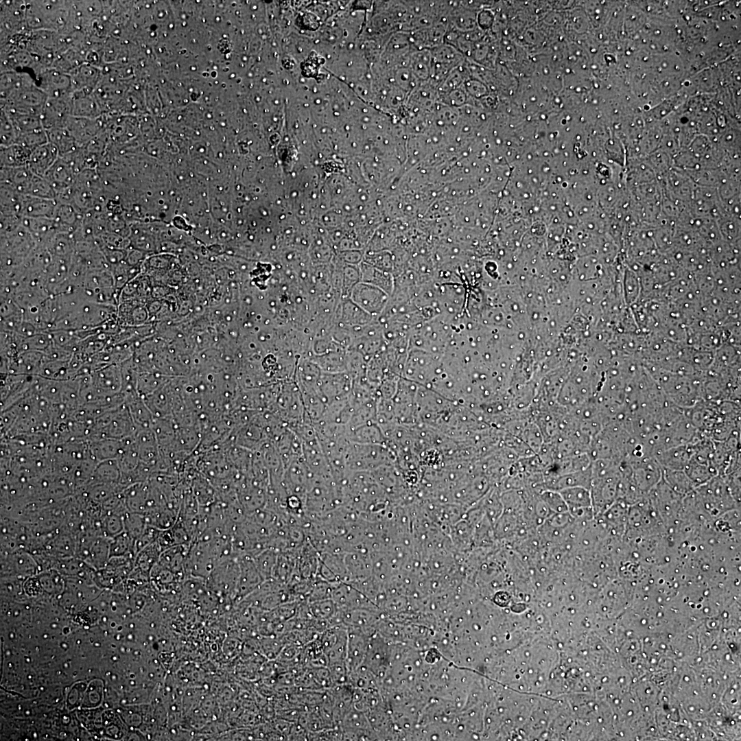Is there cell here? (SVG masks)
<instances>
[{"label":"cell","instance_id":"1","mask_svg":"<svg viewBox=\"0 0 741 741\" xmlns=\"http://www.w3.org/2000/svg\"><path fill=\"white\" fill-rule=\"evenodd\" d=\"M397 456L384 444H362L349 442L345 454L346 465L351 472H372L394 464Z\"/></svg>","mask_w":741,"mask_h":741},{"label":"cell","instance_id":"2","mask_svg":"<svg viewBox=\"0 0 741 741\" xmlns=\"http://www.w3.org/2000/svg\"><path fill=\"white\" fill-rule=\"evenodd\" d=\"M348 298L377 318L385 309L390 296L375 285L360 281L352 288Z\"/></svg>","mask_w":741,"mask_h":741},{"label":"cell","instance_id":"3","mask_svg":"<svg viewBox=\"0 0 741 741\" xmlns=\"http://www.w3.org/2000/svg\"><path fill=\"white\" fill-rule=\"evenodd\" d=\"M1 45L12 35L27 31L26 1H1Z\"/></svg>","mask_w":741,"mask_h":741},{"label":"cell","instance_id":"4","mask_svg":"<svg viewBox=\"0 0 741 741\" xmlns=\"http://www.w3.org/2000/svg\"><path fill=\"white\" fill-rule=\"evenodd\" d=\"M628 463L631 467V478L635 486L643 496H646L661 480V467L654 456Z\"/></svg>","mask_w":741,"mask_h":741},{"label":"cell","instance_id":"5","mask_svg":"<svg viewBox=\"0 0 741 741\" xmlns=\"http://www.w3.org/2000/svg\"><path fill=\"white\" fill-rule=\"evenodd\" d=\"M353 379L347 372L323 373L320 379V389L327 404L350 399Z\"/></svg>","mask_w":741,"mask_h":741},{"label":"cell","instance_id":"6","mask_svg":"<svg viewBox=\"0 0 741 741\" xmlns=\"http://www.w3.org/2000/svg\"><path fill=\"white\" fill-rule=\"evenodd\" d=\"M73 95L53 98L47 97L40 116L45 130L64 128L68 117L72 115Z\"/></svg>","mask_w":741,"mask_h":741},{"label":"cell","instance_id":"7","mask_svg":"<svg viewBox=\"0 0 741 741\" xmlns=\"http://www.w3.org/2000/svg\"><path fill=\"white\" fill-rule=\"evenodd\" d=\"M37 85L47 97L60 98L73 95L70 75L54 69H49L36 78Z\"/></svg>","mask_w":741,"mask_h":741},{"label":"cell","instance_id":"8","mask_svg":"<svg viewBox=\"0 0 741 741\" xmlns=\"http://www.w3.org/2000/svg\"><path fill=\"white\" fill-rule=\"evenodd\" d=\"M104 126L102 117L98 119H88L71 115L68 117L64 128L73 136L78 148H82L95 137L104 128Z\"/></svg>","mask_w":741,"mask_h":741},{"label":"cell","instance_id":"9","mask_svg":"<svg viewBox=\"0 0 741 741\" xmlns=\"http://www.w3.org/2000/svg\"><path fill=\"white\" fill-rule=\"evenodd\" d=\"M337 324L348 328H358L374 321V318L349 298L341 299L336 306Z\"/></svg>","mask_w":741,"mask_h":741},{"label":"cell","instance_id":"10","mask_svg":"<svg viewBox=\"0 0 741 741\" xmlns=\"http://www.w3.org/2000/svg\"><path fill=\"white\" fill-rule=\"evenodd\" d=\"M347 633L344 661L349 674L362 664L366 655L370 637L359 631L349 628H347Z\"/></svg>","mask_w":741,"mask_h":741},{"label":"cell","instance_id":"11","mask_svg":"<svg viewBox=\"0 0 741 741\" xmlns=\"http://www.w3.org/2000/svg\"><path fill=\"white\" fill-rule=\"evenodd\" d=\"M69 75L73 93L91 94L102 76V69L84 62L72 70Z\"/></svg>","mask_w":741,"mask_h":741},{"label":"cell","instance_id":"12","mask_svg":"<svg viewBox=\"0 0 741 741\" xmlns=\"http://www.w3.org/2000/svg\"><path fill=\"white\" fill-rule=\"evenodd\" d=\"M692 454V446L689 443L659 450L654 457L663 469L683 470Z\"/></svg>","mask_w":741,"mask_h":741},{"label":"cell","instance_id":"13","mask_svg":"<svg viewBox=\"0 0 741 741\" xmlns=\"http://www.w3.org/2000/svg\"><path fill=\"white\" fill-rule=\"evenodd\" d=\"M2 569L3 574H16L21 576H32L37 574L39 565L36 558L27 552L19 550L6 553L3 557Z\"/></svg>","mask_w":741,"mask_h":741},{"label":"cell","instance_id":"14","mask_svg":"<svg viewBox=\"0 0 741 741\" xmlns=\"http://www.w3.org/2000/svg\"><path fill=\"white\" fill-rule=\"evenodd\" d=\"M59 157L55 146L47 142L31 152L27 167L33 174L44 177Z\"/></svg>","mask_w":741,"mask_h":741},{"label":"cell","instance_id":"15","mask_svg":"<svg viewBox=\"0 0 741 741\" xmlns=\"http://www.w3.org/2000/svg\"><path fill=\"white\" fill-rule=\"evenodd\" d=\"M591 483V470L590 465L584 470L548 477L544 482V489L558 491L563 489L574 486H582L590 489Z\"/></svg>","mask_w":741,"mask_h":741},{"label":"cell","instance_id":"16","mask_svg":"<svg viewBox=\"0 0 741 741\" xmlns=\"http://www.w3.org/2000/svg\"><path fill=\"white\" fill-rule=\"evenodd\" d=\"M76 176L71 166L62 158L59 157L44 178L53 187L57 196L58 193L73 186Z\"/></svg>","mask_w":741,"mask_h":741},{"label":"cell","instance_id":"17","mask_svg":"<svg viewBox=\"0 0 741 741\" xmlns=\"http://www.w3.org/2000/svg\"><path fill=\"white\" fill-rule=\"evenodd\" d=\"M57 207L56 199L25 195L21 215L27 218L53 219Z\"/></svg>","mask_w":741,"mask_h":741},{"label":"cell","instance_id":"18","mask_svg":"<svg viewBox=\"0 0 741 741\" xmlns=\"http://www.w3.org/2000/svg\"><path fill=\"white\" fill-rule=\"evenodd\" d=\"M361 282L375 285L390 296L395 290V277L391 272L385 271L366 262H361L360 266Z\"/></svg>","mask_w":741,"mask_h":741},{"label":"cell","instance_id":"19","mask_svg":"<svg viewBox=\"0 0 741 741\" xmlns=\"http://www.w3.org/2000/svg\"><path fill=\"white\" fill-rule=\"evenodd\" d=\"M34 176L27 166L0 169V183L10 185L23 195H29Z\"/></svg>","mask_w":741,"mask_h":741},{"label":"cell","instance_id":"20","mask_svg":"<svg viewBox=\"0 0 741 741\" xmlns=\"http://www.w3.org/2000/svg\"><path fill=\"white\" fill-rule=\"evenodd\" d=\"M103 115V110L93 93H73V116L88 119H98L102 117Z\"/></svg>","mask_w":741,"mask_h":741},{"label":"cell","instance_id":"21","mask_svg":"<svg viewBox=\"0 0 741 741\" xmlns=\"http://www.w3.org/2000/svg\"><path fill=\"white\" fill-rule=\"evenodd\" d=\"M3 109L12 120L18 134L43 128L39 115L13 107H3Z\"/></svg>","mask_w":741,"mask_h":741},{"label":"cell","instance_id":"22","mask_svg":"<svg viewBox=\"0 0 741 741\" xmlns=\"http://www.w3.org/2000/svg\"><path fill=\"white\" fill-rule=\"evenodd\" d=\"M32 151L18 143L0 146V167L27 166Z\"/></svg>","mask_w":741,"mask_h":741},{"label":"cell","instance_id":"23","mask_svg":"<svg viewBox=\"0 0 741 741\" xmlns=\"http://www.w3.org/2000/svg\"><path fill=\"white\" fill-rule=\"evenodd\" d=\"M0 184L1 215L21 217V213L25 195L19 193L5 183H0Z\"/></svg>","mask_w":741,"mask_h":741},{"label":"cell","instance_id":"24","mask_svg":"<svg viewBox=\"0 0 741 741\" xmlns=\"http://www.w3.org/2000/svg\"><path fill=\"white\" fill-rule=\"evenodd\" d=\"M662 479L672 491L683 497L696 488L683 470L663 469Z\"/></svg>","mask_w":741,"mask_h":741},{"label":"cell","instance_id":"25","mask_svg":"<svg viewBox=\"0 0 741 741\" xmlns=\"http://www.w3.org/2000/svg\"><path fill=\"white\" fill-rule=\"evenodd\" d=\"M46 131L48 142L55 146L60 156L78 148L76 141L66 128H56Z\"/></svg>","mask_w":741,"mask_h":741},{"label":"cell","instance_id":"26","mask_svg":"<svg viewBox=\"0 0 741 741\" xmlns=\"http://www.w3.org/2000/svg\"><path fill=\"white\" fill-rule=\"evenodd\" d=\"M568 508L592 507L590 490L574 486L558 491Z\"/></svg>","mask_w":741,"mask_h":741},{"label":"cell","instance_id":"27","mask_svg":"<svg viewBox=\"0 0 741 741\" xmlns=\"http://www.w3.org/2000/svg\"><path fill=\"white\" fill-rule=\"evenodd\" d=\"M310 611L316 619L327 622L329 628V621L336 615L338 609L332 599L329 598L311 602Z\"/></svg>","mask_w":741,"mask_h":741},{"label":"cell","instance_id":"28","mask_svg":"<svg viewBox=\"0 0 741 741\" xmlns=\"http://www.w3.org/2000/svg\"><path fill=\"white\" fill-rule=\"evenodd\" d=\"M48 142L47 131L40 128L32 131L19 133L16 143L33 151L36 148Z\"/></svg>","mask_w":741,"mask_h":741},{"label":"cell","instance_id":"29","mask_svg":"<svg viewBox=\"0 0 741 741\" xmlns=\"http://www.w3.org/2000/svg\"><path fill=\"white\" fill-rule=\"evenodd\" d=\"M0 146L5 147L16 143L18 132L7 113L1 108Z\"/></svg>","mask_w":741,"mask_h":741},{"label":"cell","instance_id":"30","mask_svg":"<svg viewBox=\"0 0 741 741\" xmlns=\"http://www.w3.org/2000/svg\"><path fill=\"white\" fill-rule=\"evenodd\" d=\"M540 499L553 513L568 512V507L558 491L544 489L539 493Z\"/></svg>","mask_w":741,"mask_h":741},{"label":"cell","instance_id":"31","mask_svg":"<svg viewBox=\"0 0 741 741\" xmlns=\"http://www.w3.org/2000/svg\"><path fill=\"white\" fill-rule=\"evenodd\" d=\"M278 556L274 550H267L259 556L255 565L261 576L268 577L274 573Z\"/></svg>","mask_w":741,"mask_h":741},{"label":"cell","instance_id":"32","mask_svg":"<svg viewBox=\"0 0 741 741\" xmlns=\"http://www.w3.org/2000/svg\"><path fill=\"white\" fill-rule=\"evenodd\" d=\"M28 196L49 199L56 198V193L49 182L44 177L36 175L34 176Z\"/></svg>","mask_w":741,"mask_h":741},{"label":"cell","instance_id":"33","mask_svg":"<svg viewBox=\"0 0 741 741\" xmlns=\"http://www.w3.org/2000/svg\"><path fill=\"white\" fill-rule=\"evenodd\" d=\"M624 291L626 302L633 304L639 294V279L633 271H627L625 274Z\"/></svg>","mask_w":741,"mask_h":741},{"label":"cell","instance_id":"34","mask_svg":"<svg viewBox=\"0 0 741 741\" xmlns=\"http://www.w3.org/2000/svg\"><path fill=\"white\" fill-rule=\"evenodd\" d=\"M132 537L128 533H120L110 546V556H121L127 553L132 545Z\"/></svg>","mask_w":741,"mask_h":741},{"label":"cell","instance_id":"35","mask_svg":"<svg viewBox=\"0 0 741 741\" xmlns=\"http://www.w3.org/2000/svg\"><path fill=\"white\" fill-rule=\"evenodd\" d=\"M22 311L12 297L1 296V318H5Z\"/></svg>","mask_w":741,"mask_h":741}]
</instances>
